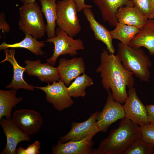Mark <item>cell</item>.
I'll return each instance as SVG.
<instances>
[{
	"instance_id": "obj_1",
	"label": "cell",
	"mask_w": 154,
	"mask_h": 154,
	"mask_svg": "<svg viewBox=\"0 0 154 154\" xmlns=\"http://www.w3.org/2000/svg\"><path fill=\"white\" fill-rule=\"evenodd\" d=\"M100 58V63L96 71L100 74L103 87L107 92L111 90L115 101L124 103L128 95L126 87L134 86L133 73L123 67L117 54L110 53L107 49L103 50Z\"/></svg>"
},
{
	"instance_id": "obj_2",
	"label": "cell",
	"mask_w": 154,
	"mask_h": 154,
	"mask_svg": "<svg viewBox=\"0 0 154 154\" xmlns=\"http://www.w3.org/2000/svg\"><path fill=\"white\" fill-rule=\"evenodd\" d=\"M140 137L138 125L124 118L119 127L110 131L108 137L102 140L98 148L93 149L92 154H122L136 138Z\"/></svg>"
},
{
	"instance_id": "obj_3",
	"label": "cell",
	"mask_w": 154,
	"mask_h": 154,
	"mask_svg": "<svg viewBox=\"0 0 154 154\" xmlns=\"http://www.w3.org/2000/svg\"><path fill=\"white\" fill-rule=\"evenodd\" d=\"M117 53L123 67L132 73L141 81H149L150 72L149 68L152 63L148 56L140 48L118 43Z\"/></svg>"
},
{
	"instance_id": "obj_4",
	"label": "cell",
	"mask_w": 154,
	"mask_h": 154,
	"mask_svg": "<svg viewBox=\"0 0 154 154\" xmlns=\"http://www.w3.org/2000/svg\"><path fill=\"white\" fill-rule=\"evenodd\" d=\"M19 29L25 33L37 39L43 37L46 32L42 13L35 2L24 4L19 9Z\"/></svg>"
},
{
	"instance_id": "obj_5",
	"label": "cell",
	"mask_w": 154,
	"mask_h": 154,
	"mask_svg": "<svg viewBox=\"0 0 154 154\" xmlns=\"http://www.w3.org/2000/svg\"><path fill=\"white\" fill-rule=\"evenodd\" d=\"M56 23L70 37L73 38L81 31V27L76 4L73 0H62L57 2Z\"/></svg>"
},
{
	"instance_id": "obj_6",
	"label": "cell",
	"mask_w": 154,
	"mask_h": 154,
	"mask_svg": "<svg viewBox=\"0 0 154 154\" xmlns=\"http://www.w3.org/2000/svg\"><path fill=\"white\" fill-rule=\"evenodd\" d=\"M56 35L55 37L48 38L45 41L53 43L54 45L52 55L46 60L50 65L54 66L61 55L69 54L73 56L77 54L78 51L84 50V43L81 39H73L58 27L56 30Z\"/></svg>"
},
{
	"instance_id": "obj_7",
	"label": "cell",
	"mask_w": 154,
	"mask_h": 154,
	"mask_svg": "<svg viewBox=\"0 0 154 154\" xmlns=\"http://www.w3.org/2000/svg\"><path fill=\"white\" fill-rule=\"evenodd\" d=\"M62 82L55 81L51 85L48 83L45 86H33L34 88L40 89L46 94V100L51 104L54 108L59 112L72 106L74 101L69 95L68 87Z\"/></svg>"
},
{
	"instance_id": "obj_8",
	"label": "cell",
	"mask_w": 154,
	"mask_h": 154,
	"mask_svg": "<svg viewBox=\"0 0 154 154\" xmlns=\"http://www.w3.org/2000/svg\"><path fill=\"white\" fill-rule=\"evenodd\" d=\"M111 91L110 90L108 91L107 101L96 119L98 127L100 131L103 132H107L112 123L125 117L123 105L114 100Z\"/></svg>"
},
{
	"instance_id": "obj_9",
	"label": "cell",
	"mask_w": 154,
	"mask_h": 154,
	"mask_svg": "<svg viewBox=\"0 0 154 154\" xmlns=\"http://www.w3.org/2000/svg\"><path fill=\"white\" fill-rule=\"evenodd\" d=\"M12 119L21 131L29 136L37 134L43 123V118L39 113L29 109L16 110Z\"/></svg>"
},
{
	"instance_id": "obj_10",
	"label": "cell",
	"mask_w": 154,
	"mask_h": 154,
	"mask_svg": "<svg viewBox=\"0 0 154 154\" xmlns=\"http://www.w3.org/2000/svg\"><path fill=\"white\" fill-rule=\"evenodd\" d=\"M99 112L93 113L87 120L83 122H73L70 131L66 135L60 137L58 141L62 143H65L70 141H80L88 137H93L100 131L96 123Z\"/></svg>"
},
{
	"instance_id": "obj_11",
	"label": "cell",
	"mask_w": 154,
	"mask_h": 154,
	"mask_svg": "<svg viewBox=\"0 0 154 154\" xmlns=\"http://www.w3.org/2000/svg\"><path fill=\"white\" fill-rule=\"evenodd\" d=\"M123 106L125 118L140 126L149 124L145 106L138 98L135 88H129Z\"/></svg>"
},
{
	"instance_id": "obj_12",
	"label": "cell",
	"mask_w": 154,
	"mask_h": 154,
	"mask_svg": "<svg viewBox=\"0 0 154 154\" xmlns=\"http://www.w3.org/2000/svg\"><path fill=\"white\" fill-rule=\"evenodd\" d=\"M0 124L6 136L7 144L0 154H16L17 147L20 142L29 141V136L21 131L14 123L12 119L2 118Z\"/></svg>"
},
{
	"instance_id": "obj_13",
	"label": "cell",
	"mask_w": 154,
	"mask_h": 154,
	"mask_svg": "<svg viewBox=\"0 0 154 154\" xmlns=\"http://www.w3.org/2000/svg\"><path fill=\"white\" fill-rule=\"evenodd\" d=\"M56 67L60 80L66 86L81 74L84 73L85 66L82 57H74L69 60L62 58Z\"/></svg>"
},
{
	"instance_id": "obj_14",
	"label": "cell",
	"mask_w": 154,
	"mask_h": 154,
	"mask_svg": "<svg viewBox=\"0 0 154 154\" xmlns=\"http://www.w3.org/2000/svg\"><path fill=\"white\" fill-rule=\"evenodd\" d=\"M24 62L28 75L37 77L42 81L47 83L60 81L56 68L48 62L42 63L40 60L35 61L27 60Z\"/></svg>"
},
{
	"instance_id": "obj_15",
	"label": "cell",
	"mask_w": 154,
	"mask_h": 154,
	"mask_svg": "<svg viewBox=\"0 0 154 154\" xmlns=\"http://www.w3.org/2000/svg\"><path fill=\"white\" fill-rule=\"evenodd\" d=\"M100 11L103 20L116 27L118 23L116 14L121 7L134 6L132 0H93Z\"/></svg>"
},
{
	"instance_id": "obj_16",
	"label": "cell",
	"mask_w": 154,
	"mask_h": 154,
	"mask_svg": "<svg viewBox=\"0 0 154 154\" xmlns=\"http://www.w3.org/2000/svg\"><path fill=\"white\" fill-rule=\"evenodd\" d=\"M5 55L4 60L0 63L8 61L12 65L13 69V75L12 80L10 83L5 88L17 90L23 89L33 91L34 88L32 86L28 84L25 81L23 78V74L26 71L25 67L20 66L15 58V50L13 48L10 49L8 48L3 50Z\"/></svg>"
},
{
	"instance_id": "obj_17",
	"label": "cell",
	"mask_w": 154,
	"mask_h": 154,
	"mask_svg": "<svg viewBox=\"0 0 154 154\" xmlns=\"http://www.w3.org/2000/svg\"><path fill=\"white\" fill-rule=\"evenodd\" d=\"M92 137L78 141H70L62 143L59 141L52 148V154H92L94 143Z\"/></svg>"
},
{
	"instance_id": "obj_18",
	"label": "cell",
	"mask_w": 154,
	"mask_h": 154,
	"mask_svg": "<svg viewBox=\"0 0 154 154\" xmlns=\"http://www.w3.org/2000/svg\"><path fill=\"white\" fill-rule=\"evenodd\" d=\"M91 8L86 7L83 10V14L88 22L90 27L93 31L95 38L100 41L106 46L109 52L114 54L115 49L113 46L112 40L110 31L95 19Z\"/></svg>"
},
{
	"instance_id": "obj_19",
	"label": "cell",
	"mask_w": 154,
	"mask_h": 154,
	"mask_svg": "<svg viewBox=\"0 0 154 154\" xmlns=\"http://www.w3.org/2000/svg\"><path fill=\"white\" fill-rule=\"evenodd\" d=\"M129 46L140 48L143 47L149 50L150 54H154V19H148L131 41Z\"/></svg>"
},
{
	"instance_id": "obj_20",
	"label": "cell",
	"mask_w": 154,
	"mask_h": 154,
	"mask_svg": "<svg viewBox=\"0 0 154 154\" xmlns=\"http://www.w3.org/2000/svg\"><path fill=\"white\" fill-rule=\"evenodd\" d=\"M116 16L118 23L135 27L139 29L144 26L148 19L134 6L120 8Z\"/></svg>"
},
{
	"instance_id": "obj_21",
	"label": "cell",
	"mask_w": 154,
	"mask_h": 154,
	"mask_svg": "<svg viewBox=\"0 0 154 154\" xmlns=\"http://www.w3.org/2000/svg\"><path fill=\"white\" fill-rule=\"evenodd\" d=\"M41 6V11L46 21V32L48 38L55 37L57 19V0H39Z\"/></svg>"
},
{
	"instance_id": "obj_22",
	"label": "cell",
	"mask_w": 154,
	"mask_h": 154,
	"mask_svg": "<svg viewBox=\"0 0 154 154\" xmlns=\"http://www.w3.org/2000/svg\"><path fill=\"white\" fill-rule=\"evenodd\" d=\"M17 90H0V120L3 117L9 120L12 119L13 108L22 101V97H16Z\"/></svg>"
},
{
	"instance_id": "obj_23",
	"label": "cell",
	"mask_w": 154,
	"mask_h": 154,
	"mask_svg": "<svg viewBox=\"0 0 154 154\" xmlns=\"http://www.w3.org/2000/svg\"><path fill=\"white\" fill-rule=\"evenodd\" d=\"M25 37L21 41L13 44H7L3 42L0 45V50L5 49L15 48H23L27 49L37 56H42L44 52L41 48L44 45L43 42L37 40L31 35L25 33Z\"/></svg>"
},
{
	"instance_id": "obj_24",
	"label": "cell",
	"mask_w": 154,
	"mask_h": 154,
	"mask_svg": "<svg viewBox=\"0 0 154 154\" xmlns=\"http://www.w3.org/2000/svg\"><path fill=\"white\" fill-rule=\"evenodd\" d=\"M115 28L110 31L113 39L119 40L122 44L129 46L130 43L139 30L138 28L118 23Z\"/></svg>"
},
{
	"instance_id": "obj_25",
	"label": "cell",
	"mask_w": 154,
	"mask_h": 154,
	"mask_svg": "<svg viewBox=\"0 0 154 154\" xmlns=\"http://www.w3.org/2000/svg\"><path fill=\"white\" fill-rule=\"evenodd\" d=\"M93 84L92 79L84 73L76 78L68 87V93L71 97H84L86 94V88L92 86Z\"/></svg>"
},
{
	"instance_id": "obj_26",
	"label": "cell",
	"mask_w": 154,
	"mask_h": 154,
	"mask_svg": "<svg viewBox=\"0 0 154 154\" xmlns=\"http://www.w3.org/2000/svg\"><path fill=\"white\" fill-rule=\"evenodd\" d=\"M154 145L148 143L140 137L135 139L122 154H153Z\"/></svg>"
},
{
	"instance_id": "obj_27",
	"label": "cell",
	"mask_w": 154,
	"mask_h": 154,
	"mask_svg": "<svg viewBox=\"0 0 154 154\" xmlns=\"http://www.w3.org/2000/svg\"><path fill=\"white\" fill-rule=\"evenodd\" d=\"M138 8L148 19L154 18V4L152 0H132Z\"/></svg>"
},
{
	"instance_id": "obj_28",
	"label": "cell",
	"mask_w": 154,
	"mask_h": 154,
	"mask_svg": "<svg viewBox=\"0 0 154 154\" xmlns=\"http://www.w3.org/2000/svg\"><path fill=\"white\" fill-rule=\"evenodd\" d=\"M140 137L144 141L154 145V125H146L139 127Z\"/></svg>"
},
{
	"instance_id": "obj_29",
	"label": "cell",
	"mask_w": 154,
	"mask_h": 154,
	"mask_svg": "<svg viewBox=\"0 0 154 154\" xmlns=\"http://www.w3.org/2000/svg\"><path fill=\"white\" fill-rule=\"evenodd\" d=\"M40 147V142L36 140L25 149L21 147L17 149L16 154H39L40 153L39 150Z\"/></svg>"
},
{
	"instance_id": "obj_30",
	"label": "cell",
	"mask_w": 154,
	"mask_h": 154,
	"mask_svg": "<svg viewBox=\"0 0 154 154\" xmlns=\"http://www.w3.org/2000/svg\"><path fill=\"white\" fill-rule=\"evenodd\" d=\"M0 29L3 33H9L10 31V27L7 23L4 13H1L0 14Z\"/></svg>"
},
{
	"instance_id": "obj_31",
	"label": "cell",
	"mask_w": 154,
	"mask_h": 154,
	"mask_svg": "<svg viewBox=\"0 0 154 154\" xmlns=\"http://www.w3.org/2000/svg\"><path fill=\"white\" fill-rule=\"evenodd\" d=\"M145 107L149 124L154 125V104L146 105Z\"/></svg>"
},
{
	"instance_id": "obj_32",
	"label": "cell",
	"mask_w": 154,
	"mask_h": 154,
	"mask_svg": "<svg viewBox=\"0 0 154 154\" xmlns=\"http://www.w3.org/2000/svg\"><path fill=\"white\" fill-rule=\"evenodd\" d=\"M75 3L78 12L82 11L86 7L91 8L92 6L91 5H86L85 3V0H73Z\"/></svg>"
},
{
	"instance_id": "obj_33",
	"label": "cell",
	"mask_w": 154,
	"mask_h": 154,
	"mask_svg": "<svg viewBox=\"0 0 154 154\" xmlns=\"http://www.w3.org/2000/svg\"><path fill=\"white\" fill-rule=\"evenodd\" d=\"M20 1L22 2L23 4H24L33 3L35 2V0H20Z\"/></svg>"
},
{
	"instance_id": "obj_34",
	"label": "cell",
	"mask_w": 154,
	"mask_h": 154,
	"mask_svg": "<svg viewBox=\"0 0 154 154\" xmlns=\"http://www.w3.org/2000/svg\"><path fill=\"white\" fill-rule=\"evenodd\" d=\"M153 4H154V0H152Z\"/></svg>"
},
{
	"instance_id": "obj_35",
	"label": "cell",
	"mask_w": 154,
	"mask_h": 154,
	"mask_svg": "<svg viewBox=\"0 0 154 154\" xmlns=\"http://www.w3.org/2000/svg\"><path fill=\"white\" fill-rule=\"evenodd\" d=\"M153 55L154 56V54H153Z\"/></svg>"
}]
</instances>
